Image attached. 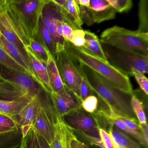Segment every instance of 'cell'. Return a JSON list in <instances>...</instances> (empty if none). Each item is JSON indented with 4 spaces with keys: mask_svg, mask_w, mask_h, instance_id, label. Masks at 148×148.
Returning <instances> with one entry per match:
<instances>
[{
    "mask_svg": "<svg viewBox=\"0 0 148 148\" xmlns=\"http://www.w3.org/2000/svg\"><path fill=\"white\" fill-rule=\"evenodd\" d=\"M99 148H100V147H99Z\"/></svg>",
    "mask_w": 148,
    "mask_h": 148,
    "instance_id": "46",
    "label": "cell"
},
{
    "mask_svg": "<svg viewBox=\"0 0 148 148\" xmlns=\"http://www.w3.org/2000/svg\"><path fill=\"white\" fill-rule=\"evenodd\" d=\"M28 63L34 75L39 80L44 91L50 94L51 89L49 84L47 65L40 60L28 47H26Z\"/></svg>",
    "mask_w": 148,
    "mask_h": 148,
    "instance_id": "14",
    "label": "cell"
},
{
    "mask_svg": "<svg viewBox=\"0 0 148 148\" xmlns=\"http://www.w3.org/2000/svg\"><path fill=\"white\" fill-rule=\"evenodd\" d=\"M130 103L132 110L139 124L147 123L146 115L144 110L143 103L142 100L132 93L131 97Z\"/></svg>",
    "mask_w": 148,
    "mask_h": 148,
    "instance_id": "25",
    "label": "cell"
},
{
    "mask_svg": "<svg viewBox=\"0 0 148 148\" xmlns=\"http://www.w3.org/2000/svg\"><path fill=\"white\" fill-rule=\"evenodd\" d=\"M29 100L25 99L14 100L0 99V113L9 116L13 119L18 115Z\"/></svg>",
    "mask_w": 148,
    "mask_h": 148,
    "instance_id": "21",
    "label": "cell"
},
{
    "mask_svg": "<svg viewBox=\"0 0 148 148\" xmlns=\"http://www.w3.org/2000/svg\"><path fill=\"white\" fill-rule=\"evenodd\" d=\"M85 42L84 31L82 29L74 30L71 43L77 47H81L84 46Z\"/></svg>",
    "mask_w": 148,
    "mask_h": 148,
    "instance_id": "35",
    "label": "cell"
},
{
    "mask_svg": "<svg viewBox=\"0 0 148 148\" xmlns=\"http://www.w3.org/2000/svg\"><path fill=\"white\" fill-rule=\"evenodd\" d=\"M78 67L84 78L98 98L118 114L137 119L131 105L132 94L119 90L103 77L86 66L79 64Z\"/></svg>",
    "mask_w": 148,
    "mask_h": 148,
    "instance_id": "1",
    "label": "cell"
},
{
    "mask_svg": "<svg viewBox=\"0 0 148 148\" xmlns=\"http://www.w3.org/2000/svg\"><path fill=\"white\" fill-rule=\"evenodd\" d=\"M99 99L95 95H91L85 99L81 103V107L83 110L88 113H95L97 110Z\"/></svg>",
    "mask_w": 148,
    "mask_h": 148,
    "instance_id": "30",
    "label": "cell"
},
{
    "mask_svg": "<svg viewBox=\"0 0 148 148\" xmlns=\"http://www.w3.org/2000/svg\"><path fill=\"white\" fill-rule=\"evenodd\" d=\"M0 125L12 129H18V125L11 117L0 113Z\"/></svg>",
    "mask_w": 148,
    "mask_h": 148,
    "instance_id": "39",
    "label": "cell"
},
{
    "mask_svg": "<svg viewBox=\"0 0 148 148\" xmlns=\"http://www.w3.org/2000/svg\"><path fill=\"white\" fill-rule=\"evenodd\" d=\"M71 129L62 119L57 116L54 124V136L51 148H68V139Z\"/></svg>",
    "mask_w": 148,
    "mask_h": 148,
    "instance_id": "17",
    "label": "cell"
},
{
    "mask_svg": "<svg viewBox=\"0 0 148 148\" xmlns=\"http://www.w3.org/2000/svg\"><path fill=\"white\" fill-rule=\"evenodd\" d=\"M99 133L103 143V148H117L110 135L105 129L99 128Z\"/></svg>",
    "mask_w": 148,
    "mask_h": 148,
    "instance_id": "34",
    "label": "cell"
},
{
    "mask_svg": "<svg viewBox=\"0 0 148 148\" xmlns=\"http://www.w3.org/2000/svg\"><path fill=\"white\" fill-rule=\"evenodd\" d=\"M56 117L50 94L45 91L42 95L41 103L32 128L45 139L50 145L54 138Z\"/></svg>",
    "mask_w": 148,
    "mask_h": 148,
    "instance_id": "8",
    "label": "cell"
},
{
    "mask_svg": "<svg viewBox=\"0 0 148 148\" xmlns=\"http://www.w3.org/2000/svg\"><path fill=\"white\" fill-rule=\"evenodd\" d=\"M106 1L116 13L127 12L133 6L132 0H106Z\"/></svg>",
    "mask_w": 148,
    "mask_h": 148,
    "instance_id": "29",
    "label": "cell"
},
{
    "mask_svg": "<svg viewBox=\"0 0 148 148\" xmlns=\"http://www.w3.org/2000/svg\"><path fill=\"white\" fill-rule=\"evenodd\" d=\"M101 45L109 64L124 74L132 76L135 71L148 73V56L103 43Z\"/></svg>",
    "mask_w": 148,
    "mask_h": 148,
    "instance_id": "5",
    "label": "cell"
},
{
    "mask_svg": "<svg viewBox=\"0 0 148 148\" xmlns=\"http://www.w3.org/2000/svg\"><path fill=\"white\" fill-rule=\"evenodd\" d=\"M0 31L3 36L11 43H12L21 53V54L23 55L25 58L28 62V56L26 50V47L21 42V40L19 39L15 34H14L11 32H8L7 30H5L2 27L0 26Z\"/></svg>",
    "mask_w": 148,
    "mask_h": 148,
    "instance_id": "28",
    "label": "cell"
},
{
    "mask_svg": "<svg viewBox=\"0 0 148 148\" xmlns=\"http://www.w3.org/2000/svg\"><path fill=\"white\" fill-rule=\"evenodd\" d=\"M16 129H12V128L5 127V126H1V125H0V134L13 131Z\"/></svg>",
    "mask_w": 148,
    "mask_h": 148,
    "instance_id": "42",
    "label": "cell"
},
{
    "mask_svg": "<svg viewBox=\"0 0 148 148\" xmlns=\"http://www.w3.org/2000/svg\"><path fill=\"white\" fill-rule=\"evenodd\" d=\"M41 18L51 35L55 47L56 55L57 52L64 49L65 40L58 32L60 22L63 20L58 7L52 0H48L44 7Z\"/></svg>",
    "mask_w": 148,
    "mask_h": 148,
    "instance_id": "9",
    "label": "cell"
},
{
    "mask_svg": "<svg viewBox=\"0 0 148 148\" xmlns=\"http://www.w3.org/2000/svg\"><path fill=\"white\" fill-rule=\"evenodd\" d=\"M0 47H1L8 55L12 58L17 63L21 65L30 76L40 85L39 80L33 72L28 61L21 54L18 49L12 44L8 41L0 31Z\"/></svg>",
    "mask_w": 148,
    "mask_h": 148,
    "instance_id": "15",
    "label": "cell"
},
{
    "mask_svg": "<svg viewBox=\"0 0 148 148\" xmlns=\"http://www.w3.org/2000/svg\"><path fill=\"white\" fill-rule=\"evenodd\" d=\"M0 73L5 78L16 84L30 98L44 90L41 86L28 74L14 71L1 66Z\"/></svg>",
    "mask_w": 148,
    "mask_h": 148,
    "instance_id": "12",
    "label": "cell"
},
{
    "mask_svg": "<svg viewBox=\"0 0 148 148\" xmlns=\"http://www.w3.org/2000/svg\"><path fill=\"white\" fill-rule=\"evenodd\" d=\"M64 50L75 62L92 69L119 90L127 94L133 93V88L129 76L109 63L90 55L67 40H65Z\"/></svg>",
    "mask_w": 148,
    "mask_h": 148,
    "instance_id": "2",
    "label": "cell"
},
{
    "mask_svg": "<svg viewBox=\"0 0 148 148\" xmlns=\"http://www.w3.org/2000/svg\"><path fill=\"white\" fill-rule=\"evenodd\" d=\"M48 58L47 62V74L51 92H57L64 87L55 59L48 50H47Z\"/></svg>",
    "mask_w": 148,
    "mask_h": 148,
    "instance_id": "18",
    "label": "cell"
},
{
    "mask_svg": "<svg viewBox=\"0 0 148 148\" xmlns=\"http://www.w3.org/2000/svg\"><path fill=\"white\" fill-rule=\"evenodd\" d=\"M108 132L117 148H143L137 141H134L113 124H108Z\"/></svg>",
    "mask_w": 148,
    "mask_h": 148,
    "instance_id": "19",
    "label": "cell"
},
{
    "mask_svg": "<svg viewBox=\"0 0 148 148\" xmlns=\"http://www.w3.org/2000/svg\"><path fill=\"white\" fill-rule=\"evenodd\" d=\"M6 79H7L5 78L2 76V74L0 73V80H5Z\"/></svg>",
    "mask_w": 148,
    "mask_h": 148,
    "instance_id": "45",
    "label": "cell"
},
{
    "mask_svg": "<svg viewBox=\"0 0 148 148\" xmlns=\"http://www.w3.org/2000/svg\"><path fill=\"white\" fill-rule=\"evenodd\" d=\"M20 148H40L36 132L32 127L27 135L23 138Z\"/></svg>",
    "mask_w": 148,
    "mask_h": 148,
    "instance_id": "31",
    "label": "cell"
},
{
    "mask_svg": "<svg viewBox=\"0 0 148 148\" xmlns=\"http://www.w3.org/2000/svg\"><path fill=\"white\" fill-rule=\"evenodd\" d=\"M55 60L64 85L81 101L79 87L84 77L79 68L78 64L66 53L64 49L57 53Z\"/></svg>",
    "mask_w": 148,
    "mask_h": 148,
    "instance_id": "6",
    "label": "cell"
},
{
    "mask_svg": "<svg viewBox=\"0 0 148 148\" xmlns=\"http://www.w3.org/2000/svg\"><path fill=\"white\" fill-rule=\"evenodd\" d=\"M68 148H89L85 143L80 141L71 130L68 139Z\"/></svg>",
    "mask_w": 148,
    "mask_h": 148,
    "instance_id": "36",
    "label": "cell"
},
{
    "mask_svg": "<svg viewBox=\"0 0 148 148\" xmlns=\"http://www.w3.org/2000/svg\"><path fill=\"white\" fill-rule=\"evenodd\" d=\"M48 0H7V7L14 14L29 37L34 39L39 31L43 8Z\"/></svg>",
    "mask_w": 148,
    "mask_h": 148,
    "instance_id": "4",
    "label": "cell"
},
{
    "mask_svg": "<svg viewBox=\"0 0 148 148\" xmlns=\"http://www.w3.org/2000/svg\"><path fill=\"white\" fill-rule=\"evenodd\" d=\"M95 95V93L84 77L79 87V96L81 103L85 99L89 96Z\"/></svg>",
    "mask_w": 148,
    "mask_h": 148,
    "instance_id": "37",
    "label": "cell"
},
{
    "mask_svg": "<svg viewBox=\"0 0 148 148\" xmlns=\"http://www.w3.org/2000/svg\"><path fill=\"white\" fill-rule=\"evenodd\" d=\"M27 47L40 60L46 64L48 58L47 52V49H46L40 43L32 38L30 39L29 46Z\"/></svg>",
    "mask_w": 148,
    "mask_h": 148,
    "instance_id": "27",
    "label": "cell"
},
{
    "mask_svg": "<svg viewBox=\"0 0 148 148\" xmlns=\"http://www.w3.org/2000/svg\"><path fill=\"white\" fill-rule=\"evenodd\" d=\"M99 40L111 46L148 56V34L140 33L116 25L104 30Z\"/></svg>",
    "mask_w": 148,
    "mask_h": 148,
    "instance_id": "3",
    "label": "cell"
},
{
    "mask_svg": "<svg viewBox=\"0 0 148 148\" xmlns=\"http://www.w3.org/2000/svg\"><path fill=\"white\" fill-rule=\"evenodd\" d=\"M132 76L135 77L141 90L146 95H148V79L144 74L137 71L132 73Z\"/></svg>",
    "mask_w": 148,
    "mask_h": 148,
    "instance_id": "33",
    "label": "cell"
},
{
    "mask_svg": "<svg viewBox=\"0 0 148 148\" xmlns=\"http://www.w3.org/2000/svg\"><path fill=\"white\" fill-rule=\"evenodd\" d=\"M74 30L64 21L60 22L58 27V32L65 40L71 42Z\"/></svg>",
    "mask_w": 148,
    "mask_h": 148,
    "instance_id": "32",
    "label": "cell"
},
{
    "mask_svg": "<svg viewBox=\"0 0 148 148\" xmlns=\"http://www.w3.org/2000/svg\"><path fill=\"white\" fill-rule=\"evenodd\" d=\"M7 0H0V12H1L2 8L6 3Z\"/></svg>",
    "mask_w": 148,
    "mask_h": 148,
    "instance_id": "44",
    "label": "cell"
},
{
    "mask_svg": "<svg viewBox=\"0 0 148 148\" xmlns=\"http://www.w3.org/2000/svg\"><path fill=\"white\" fill-rule=\"evenodd\" d=\"M90 0H77V2L79 5L89 7L90 5Z\"/></svg>",
    "mask_w": 148,
    "mask_h": 148,
    "instance_id": "43",
    "label": "cell"
},
{
    "mask_svg": "<svg viewBox=\"0 0 148 148\" xmlns=\"http://www.w3.org/2000/svg\"><path fill=\"white\" fill-rule=\"evenodd\" d=\"M84 45L81 48L90 55L109 63L101 46L99 39L95 34L88 30L84 31Z\"/></svg>",
    "mask_w": 148,
    "mask_h": 148,
    "instance_id": "16",
    "label": "cell"
},
{
    "mask_svg": "<svg viewBox=\"0 0 148 148\" xmlns=\"http://www.w3.org/2000/svg\"><path fill=\"white\" fill-rule=\"evenodd\" d=\"M97 116L99 118L101 119L102 120H103L105 123H107V125H114L118 129H119V130H121L122 131L124 132L125 133H128L130 135H131L144 148H148V142H146V140L145 139L141 131L137 130L130 128L125 125L123 122L119 119L113 118L109 117L101 116L98 115Z\"/></svg>",
    "mask_w": 148,
    "mask_h": 148,
    "instance_id": "20",
    "label": "cell"
},
{
    "mask_svg": "<svg viewBox=\"0 0 148 148\" xmlns=\"http://www.w3.org/2000/svg\"><path fill=\"white\" fill-rule=\"evenodd\" d=\"M35 132H36V136H37V138L40 148H51L50 145L46 141L45 139L38 132H36V131H35Z\"/></svg>",
    "mask_w": 148,
    "mask_h": 148,
    "instance_id": "40",
    "label": "cell"
},
{
    "mask_svg": "<svg viewBox=\"0 0 148 148\" xmlns=\"http://www.w3.org/2000/svg\"><path fill=\"white\" fill-rule=\"evenodd\" d=\"M66 8L76 25L79 29H82V26L84 24L81 19L80 8L77 0H66Z\"/></svg>",
    "mask_w": 148,
    "mask_h": 148,
    "instance_id": "26",
    "label": "cell"
},
{
    "mask_svg": "<svg viewBox=\"0 0 148 148\" xmlns=\"http://www.w3.org/2000/svg\"><path fill=\"white\" fill-rule=\"evenodd\" d=\"M61 118L73 132L92 137L100 138L99 129L101 127L98 117L95 113H88L81 107Z\"/></svg>",
    "mask_w": 148,
    "mask_h": 148,
    "instance_id": "7",
    "label": "cell"
},
{
    "mask_svg": "<svg viewBox=\"0 0 148 148\" xmlns=\"http://www.w3.org/2000/svg\"><path fill=\"white\" fill-rule=\"evenodd\" d=\"M50 96L54 112L60 117L82 107L80 100L65 86L60 91L51 92Z\"/></svg>",
    "mask_w": 148,
    "mask_h": 148,
    "instance_id": "10",
    "label": "cell"
},
{
    "mask_svg": "<svg viewBox=\"0 0 148 148\" xmlns=\"http://www.w3.org/2000/svg\"><path fill=\"white\" fill-rule=\"evenodd\" d=\"M80 14L83 24H85L88 26H90L93 24L90 12L89 7L79 5Z\"/></svg>",
    "mask_w": 148,
    "mask_h": 148,
    "instance_id": "38",
    "label": "cell"
},
{
    "mask_svg": "<svg viewBox=\"0 0 148 148\" xmlns=\"http://www.w3.org/2000/svg\"><path fill=\"white\" fill-rule=\"evenodd\" d=\"M0 66L14 71L30 75L21 65L8 55L0 47Z\"/></svg>",
    "mask_w": 148,
    "mask_h": 148,
    "instance_id": "24",
    "label": "cell"
},
{
    "mask_svg": "<svg viewBox=\"0 0 148 148\" xmlns=\"http://www.w3.org/2000/svg\"><path fill=\"white\" fill-rule=\"evenodd\" d=\"M44 90L32 97L17 116L13 119L22 132L23 138L27 135L35 121Z\"/></svg>",
    "mask_w": 148,
    "mask_h": 148,
    "instance_id": "11",
    "label": "cell"
},
{
    "mask_svg": "<svg viewBox=\"0 0 148 148\" xmlns=\"http://www.w3.org/2000/svg\"><path fill=\"white\" fill-rule=\"evenodd\" d=\"M89 8L93 24H99L116 17V12L106 0H90Z\"/></svg>",
    "mask_w": 148,
    "mask_h": 148,
    "instance_id": "13",
    "label": "cell"
},
{
    "mask_svg": "<svg viewBox=\"0 0 148 148\" xmlns=\"http://www.w3.org/2000/svg\"><path fill=\"white\" fill-rule=\"evenodd\" d=\"M140 130L146 142H148V127L147 124H139Z\"/></svg>",
    "mask_w": 148,
    "mask_h": 148,
    "instance_id": "41",
    "label": "cell"
},
{
    "mask_svg": "<svg viewBox=\"0 0 148 148\" xmlns=\"http://www.w3.org/2000/svg\"><path fill=\"white\" fill-rule=\"evenodd\" d=\"M139 25L137 32L148 34V0H140L138 4Z\"/></svg>",
    "mask_w": 148,
    "mask_h": 148,
    "instance_id": "23",
    "label": "cell"
},
{
    "mask_svg": "<svg viewBox=\"0 0 148 148\" xmlns=\"http://www.w3.org/2000/svg\"><path fill=\"white\" fill-rule=\"evenodd\" d=\"M23 139L20 128L0 134V148H20Z\"/></svg>",
    "mask_w": 148,
    "mask_h": 148,
    "instance_id": "22",
    "label": "cell"
}]
</instances>
